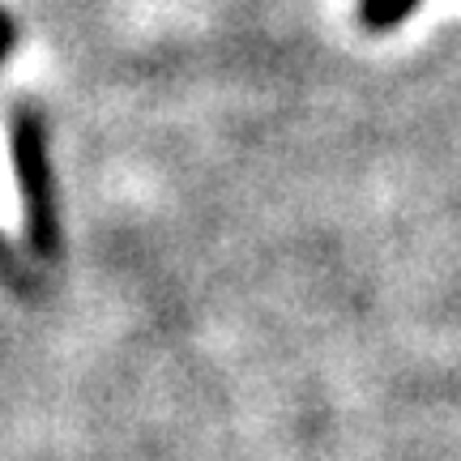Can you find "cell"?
I'll return each instance as SVG.
<instances>
[{"label":"cell","instance_id":"1","mask_svg":"<svg viewBox=\"0 0 461 461\" xmlns=\"http://www.w3.org/2000/svg\"><path fill=\"white\" fill-rule=\"evenodd\" d=\"M14 171L22 188V210H26V240L39 261H56L65 235H60V210H56V180H51L48 158V124L39 107H17L14 112Z\"/></svg>","mask_w":461,"mask_h":461},{"label":"cell","instance_id":"3","mask_svg":"<svg viewBox=\"0 0 461 461\" xmlns=\"http://www.w3.org/2000/svg\"><path fill=\"white\" fill-rule=\"evenodd\" d=\"M0 278H9L14 286H22V295H31V282H26V274H22V265L14 261V252H9V244H5V235H0Z\"/></svg>","mask_w":461,"mask_h":461},{"label":"cell","instance_id":"4","mask_svg":"<svg viewBox=\"0 0 461 461\" xmlns=\"http://www.w3.org/2000/svg\"><path fill=\"white\" fill-rule=\"evenodd\" d=\"M9 48H14V22H9V14L0 9V60L9 56Z\"/></svg>","mask_w":461,"mask_h":461},{"label":"cell","instance_id":"2","mask_svg":"<svg viewBox=\"0 0 461 461\" xmlns=\"http://www.w3.org/2000/svg\"><path fill=\"white\" fill-rule=\"evenodd\" d=\"M414 5L419 0H359V17L372 31H393L402 17H411Z\"/></svg>","mask_w":461,"mask_h":461}]
</instances>
